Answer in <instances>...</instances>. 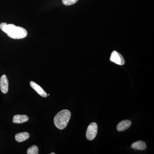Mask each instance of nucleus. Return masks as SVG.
<instances>
[{"mask_svg":"<svg viewBox=\"0 0 154 154\" xmlns=\"http://www.w3.org/2000/svg\"><path fill=\"white\" fill-rule=\"evenodd\" d=\"M71 116V113L69 110H61L54 116V122L55 126L59 129H63L68 124Z\"/></svg>","mask_w":154,"mask_h":154,"instance_id":"obj_1","label":"nucleus"},{"mask_svg":"<svg viewBox=\"0 0 154 154\" xmlns=\"http://www.w3.org/2000/svg\"><path fill=\"white\" fill-rule=\"evenodd\" d=\"M8 36L14 39H21L25 38L28 35V32L25 28L15 26L10 30Z\"/></svg>","mask_w":154,"mask_h":154,"instance_id":"obj_2","label":"nucleus"},{"mask_svg":"<svg viewBox=\"0 0 154 154\" xmlns=\"http://www.w3.org/2000/svg\"><path fill=\"white\" fill-rule=\"evenodd\" d=\"M98 133V125L96 122L89 125L86 131V137L88 140H92L96 137Z\"/></svg>","mask_w":154,"mask_h":154,"instance_id":"obj_3","label":"nucleus"},{"mask_svg":"<svg viewBox=\"0 0 154 154\" xmlns=\"http://www.w3.org/2000/svg\"><path fill=\"white\" fill-rule=\"evenodd\" d=\"M110 60L120 66L123 65L125 63V60L123 56L116 51H114L111 53Z\"/></svg>","mask_w":154,"mask_h":154,"instance_id":"obj_4","label":"nucleus"},{"mask_svg":"<svg viewBox=\"0 0 154 154\" xmlns=\"http://www.w3.org/2000/svg\"><path fill=\"white\" fill-rule=\"evenodd\" d=\"M9 82L5 75H3L0 79V89L2 93L6 94L8 91Z\"/></svg>","mask_w":154,"mask_h":154,"instance_id":"obj_5","label":"nucleus"},{"mask_svg":"<svg viewBox=\"0 0 154 154\" xmlns=\"http://www.w3.org/2000/svg\"><path fill=\"white\" fill-rule=\"evenodd\" d=\"M131 122L130 120H125L118 123L116 129L118 131H123L129 128L131 126Z\"/></svg>","mask_w":154,"mask_h":154,"instance_id":"obj_6","label":"nucleus"},{"mask_svg":"<svg viewBox=\"0 0 154 154\" xmlns=\"http://www.w3.org/2000/svg\"><path fill=\"white\" fill-rule=\"evenodd\" d=\"M30 85L31 88H33V90H35L37 92V94H39L40 96L45 97V98L47 97V94H46V92L40 86L38 85V84L33 82H30Z\"/></svg>","mask_w":154,"mask_h":154,"instance_id":"obj_7","label":"nucleus"},{"mask_svg":"<svg viewBox=\"0 0 154 154\" xmlns=\"http://www.w3.org/2000/svg\"><path fill=\"white\" fill-rule=\"evenodd\" d=\"M29 120V118L26 115H16L13 117V122L16 124H21L26 122Z\"/></svg>","mask_w":154,"mask_h":154,"instance_id":"obj_8","label":"nucleus"},{"mask_svg":"<svg viewBox=\"0 0 154 154\" xmlns=\"http://www.w3.org/2000/svg\"><path fill=\"white\" fill-rule=\"evenodd\" d=\"M30 134L28 132H22L17 134L15 135V139L18 142H22L28 140Z\"/></svg>","mask_w":154,"mask_h":154,"instance_id":"obj_9","label":"nucleus"},{"mask_svg":"<svg viewBox=\"0 0 154 154\" xmlns=\"http://www.w3.org/2000/svg\"><path fill=\"white\" fill-rule=\"evenodd\" d=\"M131 146L132 149L139 150H143L146 148V145L145 143L143 141H137L135 142L131 145Z\"/></svg>","mask_w":154,"mask_h":154,"instance_id":"obj_10","label":"nucleus"},{"mask_svg":"<svg viewBox=\"0 0 154 154\" xmlns=\"http://www.w3.org/2000/svg\"><path fill=\"white\" fill-rule=\"evenodd\" d=\"M28 154H38V147L36 145H33L30 146L27 150Z\"/></svg>","mask_w":154,"mask_h":154,"instance_id":"obj_11","label":"nucleus"},{"mask_svg":"<svg viewBox=\"0 0 154 154\" xmlns=\"http://www.w3.org/2000/svg\"><path fill=\"white\" fill-rule=\"evenodd\" d=\"M79 0H62L63 5L66 6H70L75 4Z\"/></svg>","mask_w":154,"mask_h":154,"instance_id":"obj_12","label":"nucleus"},{"mask_svg":"<svg viewBox=\"0 0 154 154\" xmlns=\"http://www.w3.org/2000/svg\"><path fill=\"white\" fill-rule=\"evenodd\" d=\"M51 154H55V153H53V152H52V153H50Z\"/></svg>","mask_w":154,"mask_h":154,"instance_id":"obj_13","label":"nucleus"}]
</instances>
